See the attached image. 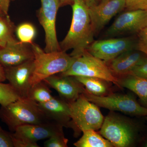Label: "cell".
<instances>
[{
    "mask_svg": "<svg viewBox=\"0 0 147 147\" xmlns=\"http://www.w3.org/2000/svg\"><path fill=\"white\" fill-rule=\"evenodd\" d=\"M71 6L73 14L71 26L59 44L61 51L66 52L72 49L70 55L76 58L86 51L94 41L95 34L85 0H74Z\"/></svg>",
    "mask_w": 147,
    "mask_h": 147,
    "instance_id": "6da1fadb",
    "label": "cell"
},
{
    "mask_svg": "<svg viewBox=\"0 0 147 147\" xmlns=\"http://www.w3.org/2000/svg\"><path fill=\"white\" fill-rule=\"evenodd\" d=\"M0 118L12 132L21 125L52 122L36 102L28 98H21L0 109Z\"/></svg>",
    "mask_w": 147,
    "mask_h": 147,
    "instance_id": "7a4b0ae2",
    "label": "cell"
},
{
    "mask_svg": "<svg viewBox=\"0 0 147 147\" xmlns=\"http://www.w3.org/2000/svg\"><path fill=\"white\" fill-rule=\"evenodd\" d=\"M31 46L34 55V69L30 79L31 87L47 77L66 71L75 59L66 52L46 53L34 42Z\"/></svg>",
    "mask_w": 147,
    "mask_h": 147,
    "instance_id": "3957f363",
    "label": "cell"
},
{
    "mask_svg": "<svg viewBox=\"0 0 147 147\" xmlns=\"http://www.w3.org/2000/svg\"><path fill=\"white\" fill-rule=\"evenodd\" d=\"M69 104V127L73 129L75 135L88 129H100L104 118L97 105L88 100L83 94Z\"/></svg>",
    "mask_w": 147,
    "mask_h": 147,
    "instance_id": "277c9868",
    "label": "cell"
},
{
    "mask_svg": "<svg viewBox=\"0 0 147 147\" xmlns=\"http://www.w3.org/2000/svg\"><path fill=\"white\" fill-rule=\"evenodd\" d=\"M59 74L65 76L96 77L120 87L118 78L115 76L106 63L91 55L87 50L75 58L67 70Z\"/></svg>",
    "mask_w": 147,
    "mask_h": 147,
    "instance_id": "5b68a950",
    "label": "cell"
},
{
    "mask_svg": "<svg viewBox=\"0 0 147 147\" xmlns=\"http://www.w3.org/2000/svg\"><path fill=\"white\" fill-rule=\"evenodd\" d=\"M99 134L114 147H127L135 142L137 130L134 124L112 113L104 118Z\"/></svg>",
    "mask_w": 147,
    "mask_h": 147,
    "instance_id": "8992f818",
    "label": "cell"
},
{
    "mask_svg": "<svg viewBox=\"0 0 147 147\" xmlns=\"http://www.w3.org/2000/svg\"><path fill=\"white\" fill-rule=\"evenodd\" d=\"M83 94L98 106L111 111H119L131 116H147V108L139 104L131 95L110 94L97 96L90 93L85 88Z\"/></svg>",
    "mask_w": 147,
    "mask_h": 147,
    "instance_id": "52a82bcc",
    "label": "cell"
},
{
    "mask_svg": "<svg viewBox=\"0 0 147 147\" xmlns=\"http://www.w3.org/2000/svg\"><path fill=\"white\" fill-rule=\"evenodd\" d=\"M41 6L37 11L38 18L44 29L46 53L61 51L57 38L56 21L60 7V0H40Z\"/></svg>",
    "mask_w": 147,
    "mask_h": 147,
    "instance_id": "ba28073f",
    "label": "cell"
},
{
    "mask_svg": "<svg viewBox=\"0 0 147 147\" xmlns=\"http://www.w3.org/2000/svg\"><path fill=\"white\" fill-rule=\"evenodd\" d=\"M136 45L137 39L133 38H112L94 40L87 51L107 63L125 52L136 50Z\"/></svg>",
    "mask_w": 147,
    "mask_h": 147,
    "instance_id": "9c48e42d",
    "label": "cell"
},
{
    "mask_svg": "<svg viewBox=\"0 0 147 147\" xmlns=\"http://www.w3.org/2000/svg\"><path fill=\"white\" fill-rule=\"evenodd\" d=\"M147 26V10H127L117 17L106 32L109 36L138 34Z\"/></svg>",
    "mask_w": 147,
    "mask_h": 147,
    "instance_id": "30bf717a",
    "label": "cell"
},
{
    "mask_svg": "<svg viewBox=\"0 0 147 147\" xmlns=\"http://www.w3.org/2000/svg\"><path fill=\"white\" fill-rule=\"evenodd\" d=\"M125 8V0H108L89 7L95 34H97L118 13Z\"/></svg>",
    "mask_w": 147,
    "mask_h": 147,
    "instance_id": "8fae6325",
    "label": "cell"
},
{
    "mask_svg": "<svg viewBox=\"0 0 147 147\" xmlns=\"http://www.w3.org/2000/svg\"><path fill=\"white\" fill-rule=\"evenodd\" d=\"M4 68L6 79L9 84L21 98L28 97L31 88L30 79L34 69V59Z\"/></svg>",
    "mask_w": 147,
    "mask_h": 147,
    "instance_id": "7c38bea8",
    "label": "cell"
},
{
    "mask_svg": "<svg viewBox=\"0 0 147 147\" xmlns=\"http://www.w3.org/2000/svg\"><path fill=\"white\" fill-rule=\"evenodd\" d=\"M34 59L31 45L16 39L0 47V64L4 67L18 65Z\"/></svg>",
    "mask_w": 147,
    "mask_h": 147,
    "instance_id": "4fadbf2b",
    "label": "cell"
},
{
    "mask_svg": "<svg viewBox=\"0 0 147 147\" xmlns=\"http://www.w3.org/2000/svg\"><path fill=\"white\" fill-rule=\"evenodd\" d=\"M43 81L56 90L60 97L69 103L76 100L85 90L83 85L73 76H62L58 74Z\"/></svg>",
    "mask_w": 147,
    "mask_h": 147,
    "instance_id": "5bb4252c",
    "label": "cell"
},
{
    "mask_svg": "<svg viewBox=\"0 0 147 147\" xmlns=\"http://www.w3.org/2000/svg\"><path fill=\"white\" fill-rule=\"evenodd\" d=\"M63 127L53 122L28 124L21 125L16 129L12 135L15 138L31 143L48 139L53 134L63 130Z\"/></svg>",
    "mask_w": 147,
    "mask_h": 147,
    "instance_id": "9a60e30c",
    "label": "cell"
},
{
    "mask_svg": "<svg viewBox=\"0 0 147 147\" xmlns=\"http://www.w3.org/2000/svg\"><path fill=\"white\" fill-rule=\"evenodd\" d=\"M38 104L50 121L69 127L71 119L68 102L60 96H53L49 101Z\"/></svg>",
    "mask_w": 147,
    "mask_h": 147,
    "instance_id": "2e32d148",
    "label": "cell"
},
{
    "mask_svg": "<svg viewBox=\"0 0 147 147\" xmlns=\"http://www.w3.org/2000/svg\"><path fill=\"white\" fill-rule=\"evenodd\" d=\"M147 56L139 50H134L125 52L108 62V66L114 74L126 75Z\"/></svg>",
    "mask_w": 147,
    "mask_h": 147,
    "instance_id": "e0dca14e",
    "label": "cell"
},
{
    "mask_svg": "<svg viewBox=\"0 0 147 147\" xmlns=\"http://www.w3.org/2000/svg\"><path fill=\"white\" fill-rule=\"evenodd\" d=\"M118 78L120 87L130 90L139 97L142 106L147 108V79L127 74Z\"/></svg>",
    "mask_w": 147,
    "mask_h": 147,
    "instance_id": "ac0fdd59",
    "label": "cell"
},
{
    "mask_svg": "<svg viewBox=\"0 0 147 147\" xmlns=\"http://www.w3.org/2000/svg\"><path fill=\"white\" fill-rule=\"evenodd\" d=\"M74 77L90 93L97 96L108 95L109 92L108 83L110 82L96 77L80 76Z\"/></svg>",
    "mask_w": 147,
    "mask_h": 147,
    "instance_id": "d6986e66",
    "label": "cell"
},
{
    "mask_svg": "<svg viewBox=\"0 0 147 147\" xmlns=\"http://www.w3.org/2000/svg\"><path fill=\"white\" fill-rule=\"evenodd\" d=\"M82 137L74 143L76 147H113V145L95 130L88 129L83 131Z\"/></svg>",
    "mask_w": 147,
    "mask_h": 147,
    "instance_id": "ffe728a7",
    "label": "cell"
},
{
    "mask_svg": "<svg viewBox=\"0 0 147 147\" xmlns=\"http://www.w3.org/2000/svg\"><path fill=\"white\" fill-rule=\"evenodd\" d=\"M49 87L44 81H41L31 87L28 98L38 103L47 102L53 97Z\"/></svg>",
    "mask_w": 147,
    "mask_h": 147,
    "instance_id": "44dd1931",
    "label": "cell"
},
{
    "mask_svg": "<svg viewBox=\"0 0 147 147\" xmlns=\"http://www.w3.org/2000/svg\"><path fill=\"white\" fill-rule=\"evenodd\" d=\"M14 25L7 15L0 16V46L3 47L9 41L14 39Z\"/></svg>",
    "mask_w": 147,
    "mask_h": 147,
    "instance_id": "7402d4cb",
    "label": "cell"
},
{
    "mask_svg": "<svg viewBox=\"0 0 147 147\" xmlns=\"http://www.w3.org/2000/svg\"><path fill=\"white\" fill-rule=\"evenodd\" d=\"M19 41L23 43L31 44L36 34V30L32 24L24 23L18 25L15 29Z\"/></svg>",
    "mask_w": 147,
    "mask_h": 147,
    "instance_id": "603a6c76",
    "label": "cell"
},
{
    "mask_svg": "<svg viewBox=\"0 0 147 147\" xmlns=\"http://www.w3.org/2000/svg\"><path fill=\"white\" fill-rule=\"evenodd\" d=\"M21 98L10 84L0 82V104L6 106Z\"/></svg>",
    "mask_w": 147,
    "mask_h": 147,
    "instance_id": "cb8c5ba5",
    "label": "cell"
},
{
    "mask_svg": "<svg viewBox=\"0 0 147 147\" xmlns=\"http://www.w3.org/2000/svg\"><path fill=\"white\" fill-rule=\"evenodd\" d=\"M48 139L44 143L45 147H67L68 140L65 137L63 130L55 133Z\"/></svg>",
    "mask_w": 147,
    "mask_h": 147,
    "instance_id": "d4e9b609",
    "label": "cell"
},
{
    "mask_svg": "<svg viewBox=\"0 0 147 147\" xmlns=\"http://www.w3.org/2000/svg\"><path fill=\"white\" fill-rule=\"evenodd\" d=\"M129 74L147 79V56H145Z\"/></svg>",
    "mask_w": 147,
    "mask_h": 147,
    "instance_id": "484cf974",
    "label": "cell"
},
{
    "mask_svg": "<svg viewBox=\"0 0 147 147\" xmlns=\"http://www.w3.org/2000/svg\"><path fill=\"white\" fill-rule=\"evenodd\" d=\"M136 50L147 56V26L138 33Z\"/></svg>",
    "mask_w": 147,
    "mask_h": 147,
    "instance_id": "4316f807",
    "label": "cell"
},
{
    "mask_svg": "<svg viewBox=\"0 0 147 147\" xmlns=\"http://www.w3.org/2000/svg\"><path fill=\"white\" fill-rule=\"evenodd\" d=\"M125 8L127 10H147V0H125Z\"/></svg>",
    "mask_w": 147,
    "mask_h": 147,
    "instance_id": "83f0119b",
    "label": "cell"
},
{
    "mask_svg": "<svg viewBox=\"0 0 147 147\" xmlns=\"http://www.w3.org/2000/svg\"><path fill=\"white\" fill-rule=\"evenodd\" d=\"M0 147H14L12 134L0 129Z\"/></svg>",
    "mask_w": 147,
    "mask_h": 147,
    "instance_id": "f1b7e54d",
    "label": "cell"
},
{
    "mask_svg": "<svg viewBox=\"0 0 147 147\" xmlns=\"http://www.w3.org/2000/svg\"><path fill=\"white\" fill-rule=\"evenodd\" d=\"M12 134V133H11ZM12 139L14 147H39L37 143H31L23 139H18L13 137Z\"/></svg>",
    "mask_w": 147,
    "mask_h": 147,
    "instance_id": "f546056e",
    "label": "cell"
},
{
    "mask_svg": "<svg viewBox=\"0 0 147 147\" xmlns=\"http://www.w3.org/2000/svg\"><path fill=\"white\" fill-rule=\"evenodd\" d=\"M10 0H0V12L3 15H8Z\"/></svg>",
    "mask_w": 147,
    "mask_h": 147,
    "instance_id": "4dcf8cb0",
    "label": "cell"
},
{
    "mask_svg": "<svg viewBox=\"0 0 147 147\" xmlns=\"http://www.w3.org/2000/svg\"><path fill=\"white\" fill-rule=\"evenodd\" d=\"M6 80L4 67L0 64V82H5Z\"/></svg>",
    "mask_w": 147,
    "mask_h": 147,
    "instance_id": "1f68e13d",
    "label": "cell"
},
{
    "mask_svg": "<svg viewBox=\"0 0 147 147\" xmlns=\"http://www.w3.org/2000/svg\"><path fill=\"white\" fill-rule=\"evenodd\" d=\"M85 1L88 7H91L98 4L100 2V0H85Z\"/></svg>",
    "mask_w": 147,
    "mask_h": 147,
    "instance_id": "d6a6232c",
    "label": "cell"
},
{
    "mask_svg": "<svg viewBox=\"0 0 147 147\" xmlns=\"http://www.w3.org/2000/svg\"><path fill=\"white\" fill-rule=\"evenodd\" d=\"M74 0H60V7L67 5H71L73 4Z\"/></svg>",
    "mask_w": 147,
    "mask_h": 147,
    "instance_id": "836d02e7",
    "label": "cell"
},
{
    "mask_svg": "<svg viewBox=\"0 0 147 147\" xmlns=\"http://www.w3.org/2000/svg\"><path fill=\"white\" fill-rule=\"evenodd\" d=\"M108 1V0H100V2L105 1Z\"/></svg>",
    "mask_w": 147,
    "mask_h": 147,
    "instance_id": "e575fe53",
    "label": "cell"
},
{
    "mask_svg": "<svg viewBox=\"0 0 147 147\" xmlns=\"http://www.w3.org/2000/svg\"><path fill=\"white\" fill-rule=\"evenodd\" d=\"M0 16H5V15H3V14H2V13L0 12Z\"/></svg>",
    "mask_w": 147,
    "mask_h": 147,
    "instance_id": "d590c367",
    "label": "cell"
},
{
    "mask_svg": "<svg viewBox=\"0 0 147 147\" xmlns=\"http://www.w3.org/2000/svg\"><path fill=\"white\" fill-rule=\"evenodd\" d=\"M146 146L147 147V143H146Z\"/></svg>",
    "mask_w": 147,
    "mask_h": 147,
    "instance_id": "8d00e7d4",
    "label": "cell"
},
{
    "mask_svg": "<svg viewBox=\"0 0 147 147\" xmlns=\"http://www.w3.org/2000/svg\"><path fill=\"white\" fill-rule=\"evenodd\" d=\"M15 1V0H10V1Z\"/></svg>",
    "mask_w": 147,
    "mask_h": 147,
    "instance_id": "74e56055",
    "label": "cell"
},
{
    "mask_svg": "<svg viewBox=\"0 0 147 147\" xmlns=\"http://www.w3.org/2000/svg\"><path fill=\"white\" fill-rule=\"evenodd\" d=\"M0 129H1V127H0Z\"/></svg>",
    "mask_w": 147,
    "mask_h": 147,
    "instance_id": "f35d334b",
    "label": "cell"
},
{
    "mask_svg": "<svg viewBox=\"0 0 147 147\" xmlns=\"http://www.w3.org/2000/svg\"><path fill=\"white\" fill-rule=\"evenodd\" d=\"M0 47H1V46H0Z\"/></svg>",
    "mask_w": 147,
    "mask_h": 147,
    "instance_id": "ab89813d",
    "label": "cell"
}]
</instances>
